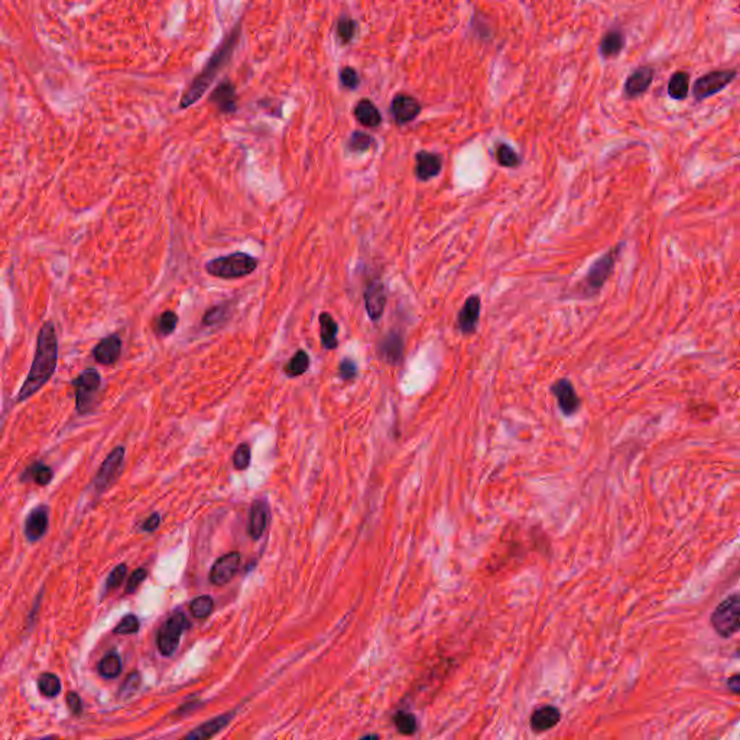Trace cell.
Listing matches in <instances>:
<instances>
[{
	"mask_svg": "<svg viewBox=\"0 0 740 740\" xmlns=\"http://www.w3.org/2000/svg\"><path fill=\"white\" fill-rule=\"evenodd\" d=\"M551 392L558 402V407L565 416H573L581 407V400L568 379H560L551 385Z\"/></svg>",
	"mask_w": 740,
	"mask_h": 740,
	"instance_id": "12",
	"label": "cell"
},
{
	"mask_svg": "<svg viewBox=\"0 0 740 740\" xmlns=\"http://www.w3.org/2000/svg\"><path fill=\"white\" fill-rule=\"evenodd\" d=\"M308 369H310V356L307 355V351L298 350L294 355V358L287 363V366H285L283 372L290 378H297V376L304 375Z\"/></svg>",
	"mask_w": 740,
	"mask_h": 740,
	"instance_id": "30",
	"label": "cell"
},
{
	"mask_svg": "<svg viewBox=\"0 0 740 740\" xmlns=\"http://www.w3.org/2000/svg\"><path fill=\"white\" fill-rule=\"evenodd\" d=\"M178 324V315L174 311H165L158 319V331L162 335H170L175 331Z\"/></svg>",
	"mask_w": 740,
	"mask_h": 740,
	"instance_id": "37",
	"label": "cell"
},
{
	"mask_svg": "<svg viewBox=\"0 0 740 740\" xmlns=\"http://www.w3.org/2000/svg\"><path fill=\"white\" fill-rule=\"evenodd\" d=\"M97 669L100 672V676L107 680L116 678L122 671V660L119 657V653L109 652L107 655H105L103 660L98 662Z\"/></svg>",
	"mask_w": 740,
	"mask_h": 740,
	"instance_id": "29",
	"label": "cell"
},
{
	"mask_svg": "<svg viewBox=\"0 0 740 740\" xmlns=\"http://www.w3.org/2000/svg\"><path fill=\"white\" fill-rule=\"evenodd\" d=\"M360 740H380V736L376 733H370V734L363 736Z\"/></svg>",
	"mask_w": 740,
	"mask_h": 740,
	"instance_id": "49",
	"label": "cell"
},
{
	"mask_svg": "<svg viewBox=\"0 0 740 740\" xmlns=\"http://www.w3.org/2000/svg\"><path fill=\"white\" fill-rule=\"evenodd\" d=\"M726 684H728V688L730 689L733 694L740 696V672H739V674H734V676L729 677Z\"/></svg>",
	"mask_w": 740,
	"mask_h": 740,
	"instance_id": "48",
	"label": "cell"
},
{
	"mask_svg": "<svg viewBox=\"0 0 740 740\" xmlns=\"http://www.w3.org/2000/svg\"><path fill=\"white\" fill-rule=\"evenodd\" d=\"M42 740H51V739H42Z\"/></svg>",
	"mask_w": 740,
	"mask_h": 740,
	"instance_id": "51",
	"label": "cell"
},
{
	"mask_svg": "<svg viewBox=\"0 0 740 740\" xmlns=\"http://www.w3.org/2000/svg\"><path fill=\"white\" fill-rule=\"evenodd\" d=\"M139 685H141V677H139V674H138V672H132V674L127 677L126 684H125V687L122 688V691H125V689L127 688V693H132L133 689H136Z\"/></svg>",
	"mask_w": 740,
	"mask_h": 740,
	"instance_id": "47",
	"label": "cell"
},
{
	"mask_svg": "<svg viewBox=\"0 0 740 740\" xmlns=\"http://www.w3.org/2000/svg\"><path fill=\"white\" fill-rule=\"evenodd\" d=\"M359 373V369H358V364L355 360H351L349 358L343 359L339 364V375L343 380H353Z\"/></svg>",
	"mask_w": 740,
	"mask_h": 740,
	"instance_id": "42",
	"label": "cell"
},
{
	"mask_svg": "<svg viewBox=\"0 0 740 740\" xmlns=\"http://www.w3.org/2000/svg\"><path fill=\"white\" fill-rule=\"evenodd\" d=\"M123 460H125V447H117L109 454L107 459L103 461V464L100 466L98 472L94 477V482H93L96 491L98 493L106 492L109 487L116 482L117 476H119L121 473Z\"/></svg>",
	"mask_w": 740,
	"mask_h": 740,
	"instance_id": "9",
	"label": "cell"
},
{
	"mask_svg": "<svg viewBox=\"0 0 740 740\" xmlns=\"http://www.w3.org/2000/svg\"><path fill=\"white\" fill-rule=\"evenodd\" d=\"M126 573H127L126 564H119L116 568H113L112 573L109 574V577L106 580V593L113 590V588L119 587L123 583V580L126 577Z\"/></svg>",
	"mask_w": 740,
	"mask_h": 740,
	"instance_id": "40",
	"label": "cell"
},
{
	"mask_svg": "<svg viewBox=\"0 0 740 740\" xmlns=\"http://www.w3.org/2000/svg\"><path fill=\"white\" fill-rule=\"evenodd\" d=\"M353 113H355L356 121L364 127H378L382 123V114L379 109L369 98L360 100Z\"/></svg>",
	"mask_w": 740,
	"mask_h": 740,
	"instance_id": "26",
	"label": "cell"
},
{
	"mask_svg": "<svg viewBox=\"0 0 740 740\" xmlns=\"http://www.w3.org/2000/svg\"><path fill=\"white\" fill-rule=\"evenodd\" d=\"M76 391V405L78 414L84 415L93 409L97 394L102 385V378L96 369H86L71 382Z\"/></svg>",
	"mask_w": 740,
	"mask_h": 740,
	"instance_id": "6",
	"label": "cell"
},
{
	"mask_svg": "<svg viewBox=\"0 0 740 740\" xmlns=\"http://www.w3.org/2000/svg\"><path fill=\"white\" fill-rule=\"evenodd\" d=\"M356 30H358L356 21L349 18V16H342V18L337 22V28H335V32H337V38L344 45H347V44H350L353 41V38H355V35H356Z\"/></svg>",
	"mask_w": 740,
	"mask_h": 740,
	"instance_id": "33",
	"label": "cell"
},
{
	"mask_svg": "<svg viewBox=\"0 0 740 740\" xmlns=\"http://www.w3.org/2000/svg\"><path fill=\"white\" fill-rule=\"evenodd\" d=\"M67 704H69V709L74 716L81 714L82 703H81V698L76 693H70L69 696H67Z\"/></svg>",
	"mask_w": 740,
	"mask_h": 740,
	"instance_id": "45",
	"label": "cell"
},
{
	"mask_svg": "<svg viewBox=\"0 0 740 740\" xmlns=\"http://www.w3.org/2000/svg\"><path fill=\"white\" fill-rule=\"evenodd\" d=\"M159 522H161V516L158 513H152L150 515L145 522L142 525V531L145 532H154L158 527H159Z\"/></svg>",
	"mask_w": 740,
	"mask_h": 740,
	"instance_id": "46",
	"label": "cell"
},
{
	"mask_svg": "<svg viewBox=\"0 0 740 740\" xmlns=\"http://www.w3.org/2000/svg\"><path fill=\"white\" fill-rule=\"evenodd\" d=\"M655 78V69L651 65H641L635 69L626 78L624 86V96L628 100H635L637 97H642L649 87L652 86V81Z\"/></svg>",
	"mask_w": 740,
	"mask_h": 740,
	"instance_id": "10",
	"label": "cell"
},
{
	"mask_svg": "<svg viewBox=\"0 0 740 740\" xmlns=\"http://www.w3.org/2000/svg\"><path fill=\"white\" fill-rule=\"evenodd\" d=\"M712 625L721 637H730L740 632V594L723 600L712 615Z\"/></svg>",
	"mask_w": 740,
	"mask_h": 740,
	"instance_id": "5",
	"label": "cell"
},
{
	"mask_svg": "<svg viewBox=\"0 0 740 740\" xmlns=\"http://www.w3.org/2000/svg\"><path fill=\"white\" fill-rule=\"evenodd\" d=\"M269 520V504L265 500H256L250 509L249 534L254 540H259L263 535Z\"/></svg>",
	"mask_w": 740,
	"mask_h": 740,
	"instance_id": "24",
	"label": "cell"
},
{
	"mask_svg": "<svg viewBox=\"0 0 740 740\" xmlns=\"http://www.w3.org/2000/svg\"><path fill=\"white\" fill-rule=\"evenodd\" d=\"M240 28H242L240 24L234 26V29L229 33V35L223 39V42L218 45L215 51L211 54L203 71H201L193 80L190 87L184 91L181 102H179L181 109L191 107L195 102H198V100L206 94V91L210 87V84L215 80L217 74L222 70V67L230 60L234 48H236L239 38H240Z\"/></svg>",
	"mask_w": 740,
	"mask_h": 740,
	"instance_id": "2",
	"label": "cell"
},
{
	"mask_svg": "<svg viewBox=\"0 0 740 740\" xmlns=\"http://www.w3.org/2000/svg\"><path fill=\"white\" fill-rule=\"evenodd\" d=\"M480 311H482V299L480 297L477 295H472L468 297L464 302V306L461 307L459 315H457V321H456V327L459 328V331L464 335H472L476 333L477 330V326H479V318H480Z\"/></svg>",
	"mask_w": 740,
	"mask_h": 740,
	"instance_id": "13",
	"label": "cell"
},
{
	"mask_svg": "<svg viewBox=\"0 0 740 740\" xmlns=\"http://www.w3.org/2000/svg\"><path fill=\"white\" fill-rule=\"evenodd\" d=\"M146 576H148V573H146V570H145V568H138V570H134L133 573L130 574L129 580H127L126 593H127V594H132V593L136 592V590H138V587H139V585L143 583V580L146 579Z\"/></svg>",
	"mask_w": 740,
	"mask_h": 740,
	"instance_id": "43",
	"label": "cell"
},
{
	"mask_svg": "<svg viewBox=\"0 0 740 740\" xmlns=\"http://www.w3.org/2000/svg\"><path fill=\"white\" fill-rule=\"evenodd\" d=\"M226 317V308L224 307H220L217 306L211 310H209L203 318V323L206 326H215L222 321V319Z\"/></svg>",
	"mask_w": 740,
	"mask_h": 740,
	"instance_id": "44",
	"label": "cell"
},
{
	"mask_svg": "<svg viewBox=\"0 0 740 740\" xmlns=\"http://www.w3.org/2000/svg\"><path fill=\"white\" fill-rule=\"evenodd\" d=\"M319 335H321V344L326 350H334L339 346V324L330 312L319 314Z\"/></svg>",
	"mask_w": 740,
	"mask_h": 740,
	"instance_id": "25",
	"label": "cell"
},
{
	"mask_svg": "<svg viewBox=\"0 0 740 740\" xmlns=\"http://www.w3.org/2000/svg\"><path fill=\"white\" fill-rule=\"evenodd\" d=\"M392 721H394V726L395 729L402 734V736H412L418 732V719L415 717L414 713L411 712H407V710H398L394 717H392Z\"/></svg>",
	"mask_w": 740,
	"mask_h": 740,
	"instance_id": "28",
	"label": "cell"
},
{
	"mask_svg": "<svg viewBox=\"0 0 740 740\" xmlns=\"http://www.w3.org/2000/svg\"><path fill=\"white\" fill-rule=\"evenodd\" d=\"M139 628H141L139 619L134 615H127L119 622V625L114 628V633L116 635H133L139 631Z\"/></svg>",
	"mask_w": 740,
	"mask_h": 740,
	"instance_id": "39",
	"label": "cell"
},
{
	"mask_svg": "<svg viewBox=\"0 0 740 740\" xmlns=\"http://www.w3.org/2000/svg\"><path fill=\"white\" fill-rule=\"evenodd\" d=\"M259 261L245 252H234V254L211 259L206 262V271L209 275L220 279H239L256 271Z\"/></svg>",
	"mask_w": 740,
	"mask_h": 740,
	"instance_id": "3",
	"label": "cell"
},
{
	"mask_svg": "<svg viewBox=\"0 0 740 740\" xmlns=\"http://www.w3.org/2000/svg\"><path fill=\"white\" fill-rule=\"evenodd\" d=\"M391 112L398 125H407L415 121L416 116L421 113V105L412 96L399 93L392 100Z\"/></svg>",
	"mask_w": 740,
	"mask_h": 740,
	"instance_id": "16",
	"label": "cell"
},
{
	"mask_svg": "<svg viewBox=\"0 0 740 740\" xmlns=\"http://www.w3.org/2000/svg\"><path fill=\"white\" fill-rule=\"evenodd\" d=\"M415 174L419 181H430L443 170V158L439 154L419 150L415 157Z\"/></svg>",
	"mask_w": 740,
	"mask_h": 740,
	"instance_id": "18",
	"label": "cell"
},
{
	"mask_svg": "<svg viewBox=\"0 0 740 740\" xmlns=\"http://www.w3.org/2000/svg\"><path fill=\"white\" fill-rule=\"evenodd\" d=\"M49 524V508L46 504H39V506L33 508L26 519L24 525V532L26 540L29 543H37L45 535Z\"/></svg>",
	"mask_w": 740,
	"mask_h": 740,
	"instance_id": "14",
	"label": "cell"
},
{
	"mask_svg": "<svg viewBox=\"0 0 740 740\" xmlns=\"http://www.w3.org/2000/svg\"><path fill=\"white\" fill-rule=\"evenodd\" d=\"M53 476H54V475H53V470H51V468H49V467L45 466V464H42V463H39V461H37V463H33L32 466L28 467L26 473L22 476V479H24V480H26V479H32V480L35 482L37 484H39V486H45V484H48L49 482L53 480Z\"/></svg>",
	"mask_w": 740,
	"mask_h": 740,
	"instance_id": "31",
	"label": "cell"
},
{
	"mask_svg": "<svg viewBox=\"0 0 740 740\" xmlns=\"http://www.w3.org/2000/svg\"><path fill=\"white\" fill-rule=\"evenodd\" d=\"M233 464L238 470H246L250 464V447L240 444L233 454Z\"/></svg>",
	"mask_w": 740,
	"mask_h": 740,
	"instance_id": "41",
	"label": "cell"
},
{
	"mask_svg": "<svg viewBox=\"0 0 740 740\" xmlns=\"http://www.w3.org/2000/svg\"><path fill=\"white\" fill-rule=\"evenodd\" d=\"M340 84L346 90H356L360 86V76L353 67L340 70Z\"/></svg>",
	"mask_w": 740,
	"mask_h": 740,
	"instance_id": "38",
	"label": "cell"
},
{
	"mask_svg": "<svg viewBox=\"0 0 740 740\" xmlns=\"http://www.w3.org/2000/svg\"><path fill=\"white\" fill-rule=\"evenodd\" d=\"M736 655H737V657H740V646L737 648V651H736Z\"/></svg>",
	"mask_w": 740,
	"mask_h": 740,
	"instance_id": "50",
	"label": "cell"
},
{
	"mask_svg": "<svg viewBox=\"0 0 740 740\" xmlns=\"http://www.w3.org/2000/svg\"><path fill=\"white\" fill-rule=\"evenodd\" d=\"M121 351H122V340H121V337L117 334H112V335H109V337L103 339L102 342H100L94 347L93 356H94L97 363L110 366L117 359H119Z\"/></svg>",
	"mask_w": 740,
	"mask_h": 740,
	"instance_id": "22",
	"label": "cell"
},
{
	"mask_svg": "<svg viewBox=\"0 0 740 740\" xmlns=\"http://www.w3.org/2000/svg\"><path fill=\"white\" fill-rule=\"evenodd\" d=\"M561 720V712L554 705H544L536 709L529 720V725L534 733H545L558 725Z\"/></svg>",
	"mask_w": 740,
	"mask_h": 740,
	"instance_id": "21",
	"label": "cell"
},
{
	"mask_svg": "<svg viewBox=\"0 0 740 740\" xmlns=\"http://www.w3.org/2000/svg\"><path fill=\"white\" fill-rule=\"evenodd\" d=\"M667 91L669 98L682 102L689 94V74L687 71H676L668 80Z\"/></svg>",
	"mask_w": 740,
	"mask_h": 740,
	"instance_id": "27",
	"label": "cell"
},
{
	"mask_svg": "<svg viewBox=\"0 0 740 740\" xmlns=\"http://www.w3.org/2000/svg\"><path fill=\"white\" fill-rule=\"evenodd\" d=\"M403 337L399 331H391L379 344V356L391 366H400L403 362Z\"/></svg>",
	"mask_w": 740,
	"mask_h": 740,
	"instance_id": "20",
	"label": "cell"
},
{
	"mask_svg": "<svg viewBox=\"0 0 740 740\" xmlns=\"http://www.w3.org/2000/svg\"><path fill=\"white\" fill-rule=\"evenodd\" d=\"M233 716H234V712H229V713L217 716L203 723V725L197 726L195 729L188 732L179 740H211L217 733H220L229 725V723L233 720Z\"/></svg>",
	"mask_w": 740,
	"mask_h": 740,
	"instance_id": "17",
	"label": "cell"
},
{
	"mask_svg": "<svg viewBox=\"0 0 740 740\" xmlns=\"http://www.w3.org/2000/svg\"><path fill=\"white\" fill-rule=\"evenodd\" d=\"M372 146H373V138L360 130L353 132L347 143V148L349 150H351V152H366V150Z\"/></svg>",
	"mask_w": 740,
	"mask_h": 740,
	"instance_id": "35",
	"label": "cell"
},
{
	"mask_svg": "<svg viewBox=\"0 0 740 740\" xmlns=\"http://www.w3.org/2000/svg\"><path fill=\"white\" fill-rule=\"evenodd\" d=\"M38 688L42 696L45 697H55L61 691V681L55 674L51 672H44L38 678Z\"/></svg>",
	"mask_w": 740,
	"mask_h": 740,
	"instance_id": "32",
	"label": "cell"
},
{
	"mask_svg": "<svg viewBox=\"0 0 740 740\" xmlns=\"http://www.w3.org/2000/svg\"><path fill=\"white\" fill-rule=\"evenodd\" d=\"M188 628H190V622L187 616L181 612L171 615L164 622V625L161 626L158 636H157L158 649L164 657H171V655L177 651L184 631Z\"/></svg>",
	"mask_w": 740,
	"mask_h": 740,
	"instance_id": "8",
	"label": "cell"
},
{
	"mask_svg": "<svg viewBox=\"0 0 740 740\" xmlns=\"http://www.w3.org/2000/svg\"><path fill=\"white\" fill-rule=\"evenodd\" d=\"M626 45V37L625 32L619 28H612L604 33L600 44H599V53L604 60L615 58L620 55Z\"/></svg>",
	"mask_w": 740,
	"mask_h": 740,
	"instance_id": "23",
	"label": "cell"
},
{
	"mask_svg": "<svg viewBox=\"0 0 740 740\" xmlns=\"http://www.w3.org/2000/svg\"><path fill=\"white\" fill-rule=\"evenodd\" d=\"M495 155H496L499 165L504 168H515L520 164V157L516 154V150L506 143L497 145Z\"/></svg>",
	"mask_w": 740,
	"mask_h": 740,
	"instance_id": "34",
	"label": "cell"
},
{
	"mask_svg": "<svg viewBox=\"0 0 740 740\" xmlns=\"http://www.w3.org/2000/svg\"><path fill=\"white\" fill-rule=\"evenodd\" d=\"M214 609V601L210 596H200L190 604V610L197 619H206Z\"/></svg>",
	"mask_w": 740,
	"mask_h": 740,
	"instance_id": "36",
	"label": "cell"
},
{
	"mask_svg": "<svg viewBox=\"0 0 740 740\" xmlns=\"http://www.w3.org/2000/svg\"><path fill=\"white\" fill-rule=\"evenodd\" d=\"M622 247H624V242L608 250L606 254L596 259L592 266L588 267V271L580 285V291L584 297H593L600 292V290L604 287V283L608 282V279L615 271Z\"/></svg>",
	"mask_w": 740,
	"mask_h": 740,
	"instance_id": "4",
	"label": "cell"
},
{
	"mask_svg": "<svg viewBox=\"0 0 740 740\" xmlns=\"http://www.w3.org/2000/svg\"><path fill=\"white\" fill-rule=\"evenodd\" d=\"M364 299V308L372 321H379L385 312L386 302H388V295H386L385 285L379 279H373L372 282L367 283V287L363 292Z\"/></svg>",
	"mask_w": 740,
	"mask_h": 740,
	"instance_id": "11",
	"label": "cell"
},
{
	"mask_svg": "<svg viewBox=\"0 0 740 740\" xmlns=\"http://www.w3.org/2000/svg\"><path fill=\"white\" fill-rule=\"evenodd\" d=\"M210 102L222 113L236 112L238 94L234 84L230 80H224L218 84L210 96Z\"/></svg>",
	"mask_w": 740,
	"mask_h": 740,
	"instance_id": "19",
	"label": "cell"
},
{
	"mask_svg": "<svg viewBox=\"0 0 740 740\" xmlns=\"http://www.w3.org/2000/svg\"><path fill=\"white\" fill-rule=\"evenodd\" d=\"M57 359L58 340L55 326L51 321H46L39 330L35 358H33L28 378L24 382L18 396H16V402H24L29 399L51 379L57 369Z\"/></svg>",
	"mask_w": 740,
	"mask_h": 740,
	"instance_id": "1",
	"label": "cell"
},
{
	"mask_svg": "<svg viewBox=\"0 0 740 740\" xmlns=\"http://www.w3.org/2000/svg\"><path fill=\"white\" fill-rule=\"evenodd\" d=\"M737 76L739 73L734 69L713 70L703 74L694 81L693 86V96L696 102H703L705 98H710L719 94L720 91L725 90L729 84H732Z\"/></svg>",
	"mask_w": 740,
	"mask_h": 740,
	"instance_id": "7",
	"label": "cell"
},
{
	"mask_svg": "<svg viewBox=\"0 0 740 740\" xmlns=\"http://www.w3.org/2000/svg\"><path fill=\"white\" fill-rule=\"evenodd\" d=\"M240 565V554L239 552H229L223 557L218 558L210 573V581L214 585H224L227 584L234 574L238 573Z\"/></svg>",
	"mask_w": 740,
	"mask_h": 740,
	"instance_id": "15",
	"label": "cell"
}]
</instances>
